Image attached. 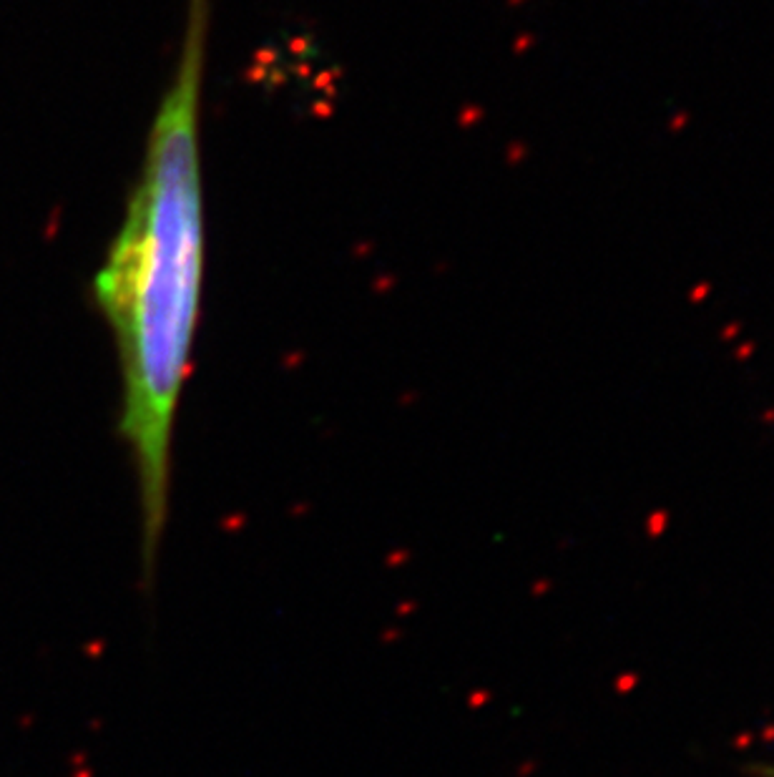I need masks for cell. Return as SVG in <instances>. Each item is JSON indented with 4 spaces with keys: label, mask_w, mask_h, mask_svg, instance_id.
Wrapping results in <instances>:
<instances>
[{
    "label": "cell",
    "mask_w": 774,
    "mask_h": 777,
    "mask_svg": "<svg viewBox=\"0 0 774 777\" xmlns=\"http://www.w3.org/2000/svg\"><path fill=\"white\" fill-rule=\"evenodd\" d=\"M207 11L194 0L176 71L146 136L144 162L93 297L121 368L119 433L131 458L141 584L151 586L171 516L174 426L189 380L204 284L199 159Z\"/></svg>",
    "instance_id": "cell-1"
}]
</instances>
